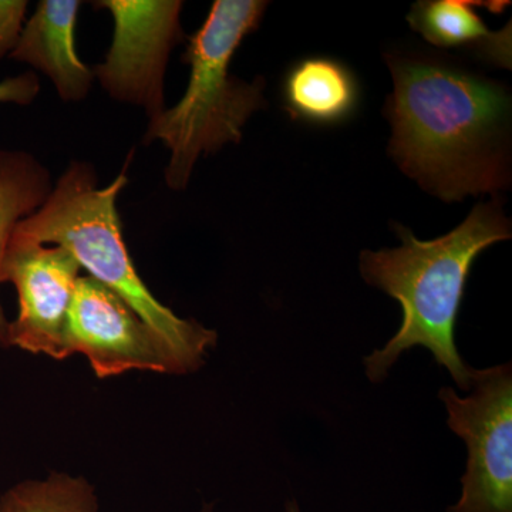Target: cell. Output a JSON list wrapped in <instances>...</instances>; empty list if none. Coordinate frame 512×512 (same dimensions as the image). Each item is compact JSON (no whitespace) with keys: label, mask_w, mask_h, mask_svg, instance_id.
Returning <instances> with one entry per match:
<instances>
[{"label":"cell","mask_w":512,"mask_h":512,"mask_svg":"<svg viewBox=\"0 0 512 512\" xmlns=\"http://www.w3.org/2000/svg\"><path fill=\"white\" fill-rule=\"evenodd\" d=\"M389 66L390 153L404 173L446 201L505 187L504 87L436 60L392 57Z\"/></svg>","instance_id":"cell-1"},{"label":"cell","mask_w":512,"mask_h":512,"mask_svg":"<svg viewBox=\"0 0 512 512\" xmlns=\"http://www.w3.org/2000/svg\"><path fill=\"white\" fill-rule=\"evenodd\" d=\"M402 245L382 251H363L360 274L402 305L399 332L366 356L367 379L382 383L407 350L421 346L446 367L454 383L470 392L473 369L464 363L456 345V322L468 275L485 249L511 238V224L495 202L480 204L467 220L443 237L420 241L396 225Z\"/></svg>","instance_id":"cell-2"},{"label":"cell","mask_w":512,"mask_h":512,"mask_svg":"<svg viewBox=\"0 0 512 512\" xmlns=\"http://www.w3.org/2000/svg\"><path fill=\"white\" fill-rule=\"evenodd\" d=\"M128 163L107 187H100L92 164L73 161L46 201L20 221L13 237L69 249L89 276L119 295L175 350L187 373L197 372L218 333L197 320L183 319L158 301L138 275L123 237L117 200L128 184Z\"/></svg>","instance_id":"cell-3"},{"label":"cell","mask_w":512,"mask_h":512,"mask_svg":"<svg viewBox=\"0 0 512 512\" xmlns=\"http://www.w3.org/2000/svg\"><path fill=\"white\" fill-rule=\"evenodd\" d=\"M266 8L262 0H217L204 25L188 39L183 62L191 74L183 99L150 120L143 140L161 141L170 150L164 178L171 190L187 188L198 158L238 144L249 117L266 106L261 77L247 83L229 70Z\"/></svg>","instance_id":"cell-4"},{"label":"cell","mask_w":512,"mask_h":512,"mask_svg":"<svg viewBox=\"0 0 512 512\" xmlns=\"http://www.w3.org/2000/svg\"><path fill=\"white\" fill-rule=\"evenodd\" d=\"M439 399L468 451L460 498L447 512H512L511 363L473 369L468 396L443 387Z\"/></svg>","instance_id":"cell-5"},{"label":"cell","mask_w":512,"mask_h":512,"mask_svg":"<svg viewBox=\"0 0 512 512\" xmlns=\"http://www.w3.org/2000/svg\"><path fill=\"white\" fill-rule=\"evenodd\" d=\"M94 8L109 10L113 42L94 79L111 99L130 103L156 119L165 110V72L174 47L184 42L180 0H100Z\"/></svg>","instance_id":"cell-6"},{"label":"cell","mask_w":512,"mask_h":512,"mask_svg":"<svg viewBox=\"0 0 512 512\" xmlns=\"http://www.w3.org/2000/svg\"><path fill=\"white\" fill-rule=\"evenodd\" d=\"M66 335L70 355L86 356L99 379L134 370L188 375L170 343L119 295L89 275L77 281Z\"/></svg>","instance_id":"cell-7"},{"label":"cell","mask_w":512,"mask_h":512,"mask_svg":"<svg viewBox=\"0 0 512 512\" xmlns=\"http://www.w3.org/2000/svg\"><path fill=\"white\" fill-rule=\"evenodd\" d=\"M80 271L69 249L12 238L2 266V284L15 286L19 302L9 323V348L55 360L72 356L67 318Z\"/></svg>","instance_id":"cell-8"},{"label":"cell","mask_w":512,"mask_h":512,"mask_svg":"<svg viewBox=\"0 0 512 512\" xmlns=\"http://www.w3.org/2000/svg\"><path fill=\"white\" fill-rule=\"evenodd\" d=\"M82 2L42 0L23 26L10 59L29 64L55 84L63 101L86 99L94 74L76 50V23Z\"/></svg>","instance_id":"cell-9"},{"label":"cell","mask_w":512,"mask_h":512,"mask_svg":"<svg viewBox=\"0 0 512 512\" xmlns=\"http://www.w3.org/2000/svg\"><path fill=\"white\" fill-rule=\"evenodd\" d=\"M505 5L476 0H427L413 6L407 22L431 45L473 50L487 62L510 69L511 29L491 32L476 12L478 8L501 12Z\"/></svg>","instance_id":"cell-10"},{"label":"cell","mask_w":512,"mask_h":512,"mask_svg":"<svg viewBox=\"0 0 512 512\" xmlns=\"http://www.w3.org/2000/svg\"><path fill=\"white\" fill-rule=\"evenodd\" d=\"M282 92L293 119L319 126L348 120L360 99L355 74L329 57H309L293 64L286 73Z\"/></svg>","instance_id":"cell-11"},{"label":"cell","mask_w":512,"mask_h":512,"mask_svg":"<svg viewBox=\"0 0 512 512\" xmlns=\"http://www.w3.org/2000/svg\"><path fill=\"white\" fill-rule=\"evenodd\" d=\"M49 170L26 151H0V285L13 232L46 201L52 191ZM9 323L0 301V349H9Z\"/></svg>","instance_id":"cell-12"},{"label":"cell","mask_w":512,"mask_h":512,"mask_svg":"<svg viewBox=\"0 0 512 512\" xmlns=\"http://www.w3.org/2000/svg\"><path fill=\"white\" fill-rule=\"evenodd\" d=\"M99 508L92 483L67 473L20 481L0 495V512H99Z\"/></svg>","instance_id":"cell-13"},{"label":"cell","mask_w":512,"mask_h":512,"mask_svg":"<svg viewBox=\"0 0 512 512\" xmlns=\"http://www.w3.org/2000/svg\"><path fill=\"white\" fill-rule=\"evenodd\" d=\"M28 6L25 0H0V60L18 45Z\"/></svg>","instance_id":"cell-14"},{"label":"cell","mask_w":512,"mask_h":512,"mask_svg":"<svg viewBox=\"0 0 512 512\" xmlns=\"http://www.w3.org/2000/svg\"><path fill=\"white\" fill-rule=\"evenodd\" d=\"M39 92L40 82L37 74L35 72L22 73L0 82V103L29 106L36 100Z\"/></svg>","instance_id":"cell-15"},{"label":"cell","mask_w":512,"mask_h":512,"mask_svg":"<svg viewBox=\"0 0 512 512\" xmlns=\"http://www.w3.org/2000/svg\"><path fill=\"white\" fill-rule=\"evenodd\" d=\"M286 512H301L299 510V505L295 503V501H289L288 504H286Z\"/></svg>","instance_id":"cell-16"},{"label":"cell","mask_w":512,"mask_h":512,"mask_svg":"<svg viewBox=\"0 0 512 512\" xmlns=\"http://www.w3.org/2000/svg\"><path fill=\"white\" fill-rule=\"evenodd\" d=\"M202 512H212V511H211V508H205V510Z\"/></svg>","instance_id":"cell-17"}]
</instances>
